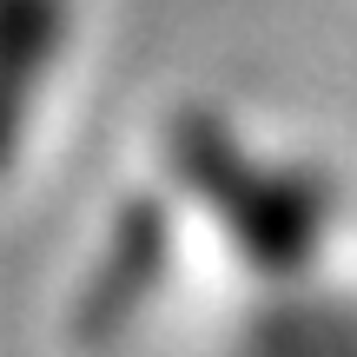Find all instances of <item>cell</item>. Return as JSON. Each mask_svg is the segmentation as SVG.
<instances>
[{
	"mask_svg": "<svg viewBox=\"0 0 357 357\" xmlns=\"http://www.w3.org/2000/svg\"><path fill=\"white\" fill-rule=\"evenodd\" d=\"M172 172L212 205L225 238L265 271H305L331 225V185L318 172H271L245 159V146L212 113H178Z\"/></svg>",
	"mask_w": 357,
	"mask_h": 357,
	"instance_id": "cell-1",
	"label": "cell"
},
{
	"mask_svg": "<svg viewBox=\"0 0 357 357\" xmlns=\"http://www.w3.org/2000/svg\"><path fill=\"white\" fill-rule=\"evenodd\" d=\"M166 252H172L166 205L159 199H126L119 218H113V231H106V245H100V258H93V271H86L79 311H73L79 344H113V337L139 318L146 298L166 278Z\"/></svg>",
	"mask_w": 357,
	"mask_h": 357,
	"instance_id": "cell-2",
	"label": "cell"
},
{
	"mask_svg": "<svg viewBox=\"0 0 357 357\" xmlns=\"http://www.w3.org/2000/svg\"><path fill=\"white\" fill-rule=\"evenodd\" d=\"M66 47V0H0V178L26 139L33 100Z\"/></svg>",
	"mask_w": 357,
	"mask_h": 357,
	"instance_id": "cell-3",
	"label": "cell"
},
{
	"mask_svg": "<svg viewBox=\"0 0 357 357\" xmlns=\"http://www.w3.org/2000/svg\"><path fill=\"white\" fill-rule=\"evenodd\" d=\"M258 357H357V318H344V311H284V318H265Z\"/></svg>",
	"mask_w": 357,
	"mask_h": 357,
	"instance_id": "cell-4",
	"label": "cell"
}]
</instances>
